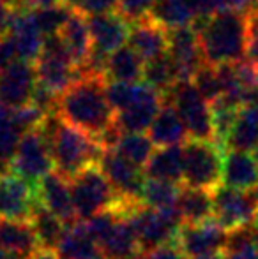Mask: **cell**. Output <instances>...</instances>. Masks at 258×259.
<instances>
[{"instance_id": "obj_10", "label": "cell", "mask_w": 258, "mask_h": 259, "mask_svg": "<svg viewBox=\"0 0 258 259\" xmlns=\"http://www.w3.org/2000/svg\"><path fill=\"white\" fill-rule=\"evenodd\" d=\"M53 169H55V162H53L52 150L39 127L27 131L21 136L16 152L11 159L9 171L30 182L32 185H38V182Z\"/></svg>"}, {"instance_id": "obj_20", "label": "cell", "mask_w": 258, "mask_h": 259, "mask_svg": "<svg viewBox=\"0 0 258 259\" xmlns=\"http://www.w3.org/2000/svg\"><path fill=\"white\" fill-rule=\"evenodd\" d=\"M128 45L145 62L168 52V30L151 16L131 23Z\"/></svg>"}, {"instance_id": "obj_3", "label": "cell", "mask_w": 258, "mask_h": 259, "mask_svg": "<svg viewBox=\"0 0 258 259\" xmlns=\"http://www.w3.org/2000/svg\"><path fill=\"white\" fill-rule=\"evenodd\" d=\"M52 150L55 171L67 180L75 178L85 167L97 164L106 148L78 127L71 125L59 113H50L39 125Z\"/></svg>"}, {"instance_id": "obj_2", "label": "cell", "mask_w": 258, "mask_h": 259, "mask_svg": "<svg viewBox=\"0 0 258 259\" xmlns=\"http://www.w3.org/2000/svg\"><path fill=\"white\" fill-rule=\"evenodd\" d=\"M205 64L225 65L248 58L249 16L235 11H219L193 25Z\"/></svg>"}, {"instance_id": "obj_47", "label": "cell", "mask_w": 258, "mask_h": 259, "mask_svg": "<svg viewBox=\"0 0 258 259\" xmlns=\"http://www.w3.org/2000/svg\"><path fill=\"white\" fill-rule=\"evenodd\" d=\"M28 259H60L55 249H45V247H39L34 252L28 256Z\"/></svg>"}, {"instance_id": "obj_13", "label": "cell", "mask_w": 258, "mask_h": 259, "mask_svg": "<svg viewBox=\"0 0 258 259\" xmlns=\"http://www.w3.org/2000/svg\"><path fill=\"white\" fill-rule=\"evenodd\" d=\"M165 97L149 83H138L136 96L126 109L115 115V122L122 133H145L163 108Z\"/></svg>"}, {"instance_id": "obj_22", "label": "cell", "mask_w": 258, "mask_h": 259, "mask_svg": "<svg viewBox=\"0 0 258 259\" xmlns=\"http://www.w3.org/2000/svg\"><path fill=\"white\" fill-rule=\"evenodd\" d=\"M149 138L156 147H172V145H184L190 140V133L186 129L180 113L172 103L165 101L159 109L158 116L149 129Z\"/></svg>"}, {"instance_id": "obj_30", "label": "cell", "mask_w": 258, "mask_h": 259, "mask_svg": "<svg viewBox=\"0 0 258 259\" xmlns=\"http://www.w3.org/2000/svg\"><path fill=\"white\" fill-rule=\"evenodd\" d=\"M101 249H103L106 259H129L134 254L141 252L136 233H134L128 217H124V215L119 217L114 229L101 242Z\"/></svg>"}, {"instance_id": "obj_43", "label": "cell", "mask_w": 258, "mask_h": 259, "mask_svg": "<svg viewBox=\"0 0 258 259\" xmlns=\"http://www.w3.org/2000/svg\"><path fill=\"white\" fill-rule=\"evenodd\" d=\"M151 254V259H188L186 254L182 252L177 242H172V243H165V245L158 247L154 249Z\"/></svg>"}, {"instance_id": "obj_18", "label": "cell", "mask_w": 258, "mask_h": 259, "mask_svg": "<svg viewBox=\"0 0 258 259\" xmlns=\"http://www.w3.org/2000/svg\"><path fill=\"white\" fill-rule=\"evenodd\" d=\"M35 194L43 206L57 215L65 226H72L80 222L75 210L71 194V182L59 171H52L46 177H43L35 185Z\"/></svg>"}, {"instance_id": "obj_41", "label": "cell", "mask_w": 258, "mask_h": 259, "mask_svg": "<svg viewBox=\"0 0 258 259\" xmlns=\"http://www.w3.org/2000/svg\"><path fill=\"white\" fill-rule=\"evenodd\" d=\"M216 13L219 11H235L242 14L258 13V0H212Z\"/></svg>"}, {"instance_id": "obj_5", "label": "cell", "mask_w": 258, "mask_h": 259, "mask_svg": "<svg viewBox=\"0 0 258 259\" xmlns=\"http://www.w3.org/2000/svg\"><path fill=\"white\" fill-rule=\"evenodd\" d=\"M69 182H71L72 203L80 221H89L101 211L112 210L122 199L119 198L99 164L85 167Z\"/></svg>"}, {"instance_id": "obj_34", "label": "cell", "mask_w": 258, "mask_h": 259, "mask_svg": "<svg viewBox=\"0 0 258 259\" xmlns=\"http://www.w3.org/2000/svg\"><path fill=\"white\" fill-rule=\"evenodd\" d=\"M180 184H173V182L165 180H154V178H147L141 191V203L156 210H166V208L177 206L180 194Z\"/></svg>"}, {"instance_id": "obj_49", "label": "cell", "mask_w": 258, "mask_h": 259, "mask_svg": "<svg viewBox=\"0 0 258 259\" xmlns=\"http://www.w3.org/2000/svg\"><path fill=\"white\" fill-rule=\"evenodd\" d=\"M251 231H253V243H255V247L258 249V221L251 226Z\"/></svg>"}, {"instance_id": "obj_6", "label": "cell", "mask_w": 258, "mask_h": 259, "mask_svg": "<svg viewBox=\"0 0 258 259\" xmlns=\"http://www.w3.org/2000/svg\"><path fill=\"white\" fill-rule=\"evenodd\" d=\"M225 150L216 141L188 140L184 143V184L188 187L216 191L221 185Z\"/></svg>"}, {"instance_id": "obj_25", "label": "cell", "mask_w": 258, "mask_h": 259, "mask_svg": "<svg viewBox=\"0 0 258 259\" xmlns=\"http://www.w3.org/2000/svg\"><path fill=\"white\" fill-rule=\"evenodd\" d=\"M55 250L60 259H106L101 245L87 231L83 221L67 226Z\"/></svg>"}, {"instance_id": "obj_32", "label": "cell", "mask_w": 258, "mask_h": 259, "mask_svg": "<svg viewBox=\"0 0 258 259\" xmlns=\"http://www.w3.org/2000/svg\"><path fill=\"white\" fill-rule=\"evenodd\" d=\"M143 81L149 83L151 87H154L163 96L179 81L175 65H173L168 53H163V55H159V57L152 58V60L145 62Z\"/></svg>"}, {"instance_id": "obj_45", "label": "cell", "mask_w": 258, "mask_h": 259, "mask_svg": "<svg viewBox=\"0 0 258 259\" xmlns=\"http://www.w3.org/2000/svg\"><path fill=\"white\" fill-rule=\"evenodd\" d=\"M11 4L7 0H0V35H6L7 25H9V16H11Z\"/></svg>"}, {"instance_id": "obj_53", "label": "cell", "mask_w": 258, "mask_h": 259, "mask_svg": "<svg viewBox=\"0 0 258 259\" xmlns=\"http://www.w3.org/2000/svg\"><path fill=\"white\" fill-rule=\"evenodd\" d=\"M253 155H255V159H256V162H258V145L255 147V150H253Z\"/></svg>"}, {"instance_id": "obj_39", "label": "cell", "mask_w": 258, "mask_h": 259, "mask_svg": "<svg viewBox=\"0 0 258 259\" xmlns=\"http://www.w3.org/2000/svg\"><path fill=\"white\" fill-rule=\"evenodd\" d=\"M156 2L158 0H121L117 13L124 20H128L129 23H134V21H140L143 18H147Z\"/></svg>"}, {"instance_id": "obj_19", "label": "cell", "mask_w": 258, "mask_h": 259, "mask_svg": "<svg viewBox=\"0 0 258 259\" xmlns=\"http://www.w3.org/2000/svg\"><path fill=\"white\" fill-rule=\"evenodd\" d=\"M87 20H89L94 50L97 52L110 55L128 42L131 23L119 13L99 14V16H90Z\"/></svg>"}, {"instance_id": "obj_33", "label": "cell", "mask_w": 258, "mask_h": 259, "mask_svg": "<svg viewBox=\"0 0 258 259\" xmlns=\"http://www.w3.org/2000/svg\"><path fill=\"white\" fill-rule=\"evenodd\" d=\"M114 150H117L124 159L133 162L134 166L143 169L149 160H151L152 154H154L156 145L143 133H122L121 140L115 145Z\"/></svg>"}, {"instance_id": "obj_1", "label": "cell", "mask_w": 258, "mask_h": 259, "mask_svg": "<svg viewBox=\"0 0 258 259\" xmlns=\"http://www.w3.org/2000/svg\"><path fill=\"white\" fill-rule=\"evenodd\" d=\"M106 81L104 76H82L60 96L57 109L62 120L96 140L115 123V111L106 97Z\"/></svg>"}, {"instance_id": "obj_14", "label": "cell", "mask_w": 258, "mask_h": 259, "mask_svg": "<svg viewBox=\"0 0 258 259\" xmlns=\"http://www.w3.org/2000/svg\"><path fill=\"white\" fill-rule=\"evenodd\" d=\"M6 35L13 45L18 60L34 64L39 58V55L43 52V45H45V35L35 25L32 9L13 7Z\"/></svg>"}, {"instance_id": "obj_4", "label": "cell", "mask_w": 258, "mask_h": 259, "mask_svg": "<svg viewBox=\"0 0 258 259\" xmlns=\"http://www.w3.org/2000/svg\"><path fill=\"white\" fill-rule=\"evenodd\" d=\"M126 217L136 233L141 252H152L165 243L175 242L177 233L184 226V219L177 206L156 210L143 203H136Z\"/></svg>"}, {"instance_id": "obj_7", "label": "cell", "mask_w": 258, "mask_h": 259, "mask_svg": "<svg viewBox=\"0 0 258 259\" xmlns=\"http://www.w3.org/2000/svg\"><path fill=\"white\" fill-rule=\"evenodd\" d=\"M163 97L175 106L177 111L180 113L188 133H190V140L214 141L210 103L198 92L191 79L177 81Z\"/></svg>"}, {"instance_id": "obj_24", "label": "cell", "mask_w": 258, "mask_h": 259, "mask_svg": "<svg viewBox=\"0 0 258 259\" xmlns=\"http://www.w3.org/2000/svg\"><path fill=\"white\" fill-rule=\"evenodd\" d=\"M0 247L18 259H28L35 249H39L38 236L30 221L0 217Z\"/></svg>"}, {"instance_id": "obj_48", "label": "cell", "mask_w": 258, "mask_h": 259, "mask_svg": "<svg viewBox=\"0 0 258 259\" xmlns=\"http://www.w3.org/2000/svg\"><path fill=\"white\" fill-rule=\"evenodd\" d=\"M60 4V0H21V6L27 9H39V7H48Z\"/></svg>"}, {"instance_id": "obj_16", "label": "cell", "mask_w": 258, "mask_h": 259, "mask_svg": "<svg viewBox=\"0 0 258 259\" xmlns=\"http://www.w3.org/2000/svg\"><path fill=\"white\" fill-rule=\"evenodd\" d=\"M38 85V72L32 62L14 60L0 72V103L7 108H23L30 104Z\"/></svg>"}, {"instance_id": "obj_8", "label": "cell", "mask_w": 258, "mask_h": 259, "mask_svg": "<svg viewBox=\"0 0 258 259\" xmlns=\"http://www.w3.org/2000/svg\"><path fill=\"white\" fill-rule=\"evenodd\" d=\"M34 65L35 72H38V81L60 96L76 79L82 78L80 67L69 55L59 34L45 37L43 52L34 62Z\"/></svg>"}, {"instance_id": "obj_46", "label": "cell", "mask_w": 258, "mask_h": 259, "mask_svg": "<svg viewBox=\"0 0 258 259\" xmlns=\"http://www.w3.org/2000/svg\"><path fill=\"white\" fill-rule=\"evenodd\" d=\"M227 259H258V249L255 245H249L246 249L237 250V252L227 254Z\"/></svg>"}, {"instance_id": "obj_42", "label": "cell", "mask_w": 258, "mask_h": 259, "mask_svg": "<svg viewBox=\"0 0 258 259\" xmlns=\"http://www.w3.org/2000/svg\"><path fill=\"white\" fill-rule=\"evenodd\" d=\"M248 60L258 69V13L249 14V42Z\"/></svg>"}, {"instance_id": "obj_54", "label": "cell", "mask_w": 258, "mask_h": 259, "mask_svg": "<svg viewBox=\"0 0 258 259\" xmlns=\"http://www.w3.org/2000/svg\"><path fill=\"white\" fill-rule=\"evenodd\" d=\"M255 191H256V194H258V187H256V189H255Z\"/></svg>"}, {"instance_id": "obj_12", "label": "cell", "mask_w": 258, "mask_h": 259, "mask_svg": "<svg viewBox=\"0 0 258 259\" xmlns=\"http://www.w3.org/2000/svg\"><path fill=\"white\" fill-rule=\"evenodd\" d=\"M97 164L114 185L119 198L126 201H141V191L147 182L141 167L134 166L114 148H106Z\"/></svg>"}, {"instance_id": "obj_23", "label": "cell", "mask_w": 258, "mask_h": 259, "mask_svg": "<svg viewBox=\"0 0 258 259\" xmlns=\"http://www.w3.org/2000/svg\"><path fill=\"white\" fill-rule=\"evenodd\" d=\"M147 178L184 184V145L156 147L147 166L143 167Z\"/></svg>"}, {"instance_id": "obj_17", "label": "cell", "mask_w": 258, "mask_h": 259, "mask_svg": "<svg viewBox=\"0 0 258 259\" xmlns=\"http://www.w3.org/2000/svg\"><path fill=\"white\" fill-rule=\"evenodd\" d=\"M175 65L179 81L193 79L200 71L205 58H203L202 48H200L198 34L193 27H180L168 30V52Z\"/></svg>"}, {"instance_id": "obj_31", "label": "cell", "mask_w": 258, "mask_h": 259, "mask_svg": "<svg viewBox=\"0 0 258 259\" xmlns=\"http://www.w3.org/2000/svg\"><path fill=\"white\" fill-rule=\"evenodd\" d=\"M30 224L34 228L35 236H38L39 247H45V249H57L65 229H67L64 221H60L53 211H50L46 206H43L39 203V199L34 206V211H32Z\"/></svg>"}, {"instance_id": "obj_28", "label": "cell", "mask_w": 258, "mask_h": 259, "mask_svg": "<svg viewBox=\"0 0 258 259\" xmlns=\"http://www.w3.org/2000/svg\"><path fill=\"white\" fill-rule=\"evenodd\" d=\"M145 60L133 48L121 46L119 50L108 55L106 62V79L122 83H140L143 79Z\"/></svg>"}, {"instance_id": "obj_51", "label": "cell", "mask_w": 258, "mask_h": 259, "mask_svg": "<svg viewBox=\"0 0 258 259\" xmlns=\"http://www.w3.org/2000/svg\"><path fill=\"white\" fill-rule=\"evenodd\" d=\"M0 259H18V257L13 256L11 252H7L6 249H2V247H0Z\"/></svg>"}, {"instance_id": "obj_27", "label": "cell", "mask_w": 258, "mask_h": 259, "mask_svg": "<svg viewBox=\"0 0 258 259\" xmlns=\"http://www.w3.org/2000/svg\"><path fill=\"white\" fill-rule=\"evenodd\" d=\"M258 145V104L241 106L235 123L225 143V150H255Z\"/></svg>"}, {"instance_id": "obj_50", "label": "cell", "mask_w": 258, "mask_h": 259, "mask_svg": "<svg viewBox=\"0 0 258 259\" xmlns=\"http://www.w3.org/2000/svg\"><path fill=\"white\" fill-rule=\"evenodd\" d=\"M62 4H65V6H69L71 9H76V7L80 6V4L83 2V0H60Z\"/></svg>"}, {"instance_id": "obj_29", "label": "cell", "mask_w": 258, "mask_h": 259, "mask_svg": "<svg viewBox=\"0 0 258 259\" xmlns=\"http://www.w3.org/2000/svg\"><path fill=\"white\" fill-rule=\"evenodd\" d=\"M177 208L182 215L184 224H202V222L210 221L214 217L212 192L182 185Z\"/></svg>"}, {"instance_id": "obj_37", "label": "cell", "mask_w": 258, "mask_h": 259, "mask_svg": "<svg viewBox=\"0 0 258 259\" xmlns=\"http://www.w3.org/2000/svg\"><path fill=\"white\" fill-rule=\"evenodd\" d=\"M191 81L195 83L198 92L202 94L210 104L216 103L217 99L223 97V83H221L217 67H214V65L203 64Z\"/></svg>"}, {"instance_id": "obj_21", "label": "cell", "mask_w": 258, "mask_h": 259, "mask_svg": "<svg viewBox=\"0 0 258 259\" xmlns=\"http://www.w3.org/2000/svg\"><path fill=\"white\" fill-rule=\"evenodd\" d=\"M221 185L241 191H255L258 187V162L255 155L241 150L225 152Z\"/></svg>"}, {"instance_id": "obj_11", "label": "cell", "mask_w": 258, "mask_h": 259, "mask_svg": "<svg viewBox=\"0 0 258 259\" xmlns=\"http://www.w3.org/2000/svg\"><path fill=\"white\" fill-rule=\"evenodd\" d=\"M228 231L214 219L202 224H184L177 233V245L188 259H210L225 254Z\"/></svg>"}, {"instance_id": "obj_36", "label": "cell", "mask_w": 258, "mask_h": 259, "mask_svg": "<svg viewBox=\"0 0 258 259\" xmlns=\"http://www.w3.org/2000/svg\"><path fill=\"white\" fill-rule=\"evenodd\" d=\"M72 11L65 4H55V6L48 7H39V9H32V16H34L35 25L39 27V30L43 32L45 37L48 35H55L62 30L65 21L69 20V16L72 14Z\"/></svg>"}, {"instance_id": "obj_26", "label": "cell", "mask_w": 258, "mask_h": 259, "mask_svg": "<svg viewBox=\"0 0 258 259\" xmlns=\"http://www.w3.org/2000/svg\"><path fill=\"white\" fill-rule=\"evenodd\" d=\"M59 35L62 37L65 48H67L69 55L72 57L78 67L89 60L90 53L94 50V42L92 35H90L89 20H87L85 14H82L76 9L72 11L62 30L59 32Z\"/></svg>"}, {"instance_id": "obj_44", "label": "cell", "mask_w": 258, "mask_h": 259, "mask_svg": "<svg viewBox=\"0 0 258 259\" xmlns=\"http://www.w3.org/2000/svg\"><path fill=\"white\" fill-rule=\"evenodd\" d=\"M14 60H18V58L9 37L7 35H0V72L6 71Z\"/></svg>"}, {"instance_id": "obj_52", "label": "cell", "mask_w": 258, "mask_h": 259, "mask_svg": "<svg viewBox=\"0 0 258 259\" xmlns=\"http://www.w3.org/2000/svg\"><path fill=\"white\" fill-rule=\"evenodd\" d=\"M129 259H151V254H149V252H138V254H134V256L129 257Z\"/></svg>"}, {"instance_id": "obj_35", "label": "cell", "mask_w": 258, "mask_h": 259, "mask_svg": "<svg viewBox=\"0 0 258 259\" xmlns=\"http://www.w3.org/2000/svg\"><path fill=\"white\" fill-rule=\"evenodd\" d=\"M23 133L16 125L13 118V108H7L0 103V166L6 171L9 169L11 159H13L16 147L20 143Z\"/></svg>"}, {"instance_id": "obj_40", "label": "cell", "mask_w": 258, "mask_h": 259, "mask_svg": "<svg viewBox=\"0 0 258 259\" xmlns=\"http://www.w3.org/2000/svg\"><path fill=\"white\" fill-rule=\"evenodd\" d=\"M119 2L121 0H83L76 11L85 14L87 18L99 16V14H112L119 11Z\"/></svg>"}, {"instance_id": "obj_15", "label": "cell", "mask_w": 258, "mask_h": 259, "mask_svg": "<svg viewBox=\"0 0 258 259\" xmlns=\"http://www.w3.org/2000/svg\"><path fill=\"white\" fill-rule=\"evenodd\" d=\"M35 203V185L14 175L13 171L0 173V217L30 221Z\"/></svg>"}, {"instance_id": "obj_9", "label": "cell", "mask_w": 258, "mask_h": 259, "mask_svg": "<svg viewBox=\"0 0 258 259\" xmlns=\"http://www.w3.org/2000/svg\"><path fill=\"white\" fill-rule=\"evenodd\" d=\"M212 219L228 233L253 226L258 221L256 191H241V189L219 185L216 191H212Z\"/></svg>"}, {"instance_id": "obj_38", "label": "cell", "mask_w": 258, "mask_h": 259, "mask_svg": "<svg viewBox=\"0 0 258 259\" xmlns=\"http://www.w3.org/2000/svg\"><path fill=\"white\" fill-rule=\"evenodd\" d=\"M138 83H122V81H106V97L115 115L131 104L136 96Z\"/></svg>"}]
</instances>
